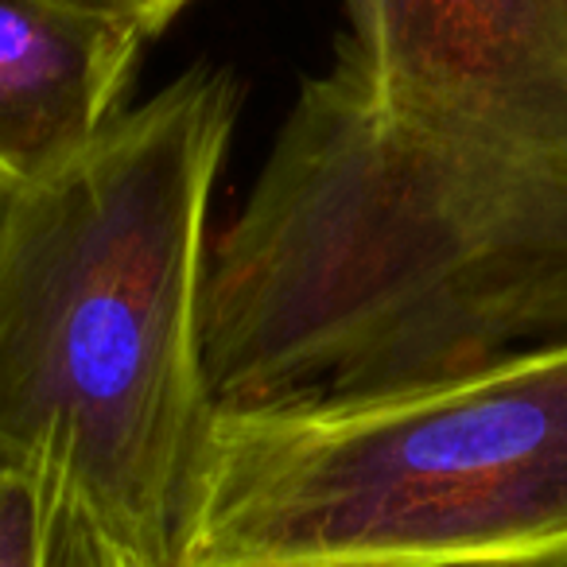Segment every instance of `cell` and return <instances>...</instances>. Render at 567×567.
Returning a JSON list of instances; mask_svg holds the SVG:
<instances>
[{"mask_svg": "<svg viewBox=\"0 0 567 567\" xmlns=\"http://www.w3.org/2000/svg\"><path fill=\"white\" fill-rule=\"evenodd\" d=\"M241 110L190 66L0 195V478L55 474L113 544L175 567L206 432L210 198Z\"/></svg>", "mask_w": 567, "mask_h": 567, "instance_id": "obj_1", "label": "cell"}, {"mask_svg": "<svg viewBox=\"0 0 567 567\" xmlns=\"http://www.w3.org/2000/svg\"><path fill=\"white\" fill-rule=\"evenodd\" d=\"M175 567H567V339L396 393L218 409Z\"/></svg>", "mask_w": 567, "mask_h": 567, "instance_id": "obj_2", "label": "cell"}, {"mask_svg": "<svg viewBox=\"0 0 567 567\" xmlns=\"http://www.w3.org/2000/svg\"><path fill=\"white\" fill-rule=\"evenodd\" d=\"M218 245L265 257L334 234L466 152L567 148V0H339Z\"/></svg>", "mask_w": 567, "mask_h": 567, "instance_id": "obj_3", "label": "cell"}, {"mask_svg": "<svg viewBox=\"0 0 567 567\" xmlns=\"http://www.w3.org/2000/svg\"><path fill=\"white\" fill-rule=\"evenodd\" d=\"M144 35L79 0H0V195L86 148L121 113Z\"/></svg>", "mask_w": 567, "mask_h": 567, "instance_id": "obj_4", "label": "cell"}, {"mask_svg": "<svg viewBox=\"0 0 567 567\" xmlns=\"http://www.w3.org/2000/svg\"><path fill=\"white\" fill-rule=\"evenodd\" d=\"M0 567H144L55 474L0 478Z\"/></svg>", "mask_w": 567, "mask_h": 567, "instance_id": "obj_5", "label": "cell"}, {"mask_svg": "<svg viewBox=\"0 0 567 567\" xmlns=\"http://www.w3.org/2000/svg\"><path fill=\"white\" fill-rule=\"evenodd\" d=\"M79 4L105 12V17L125 20V24L136 28L144 40H156V35L187 9L190 0H79Z\"/></svg>", "mask_w": 567, "mask_h": 567, "instance_id": "obj_6", "label": "cell"}]
</instances>
